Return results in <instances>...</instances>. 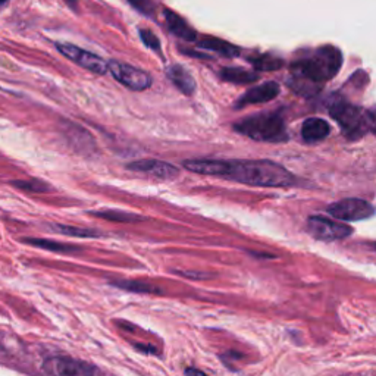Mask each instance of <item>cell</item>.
Returning <instances> with one entry per match:
<instances>
[{"instance_id": "18", "label": "cell", "mask_w": 376, "mask_h": 376, "mask_svg": "<svg viewBox=\"0 0 376 376\" xmlns=\"http://www.w3.org/2000/svg\"><path fill=\"white\" fill-rule=\"evenodd\" d=\"M91 215L97 216V218H102L106 220H113V222H140L144 220L143 216L140 215H134L130 212H122V210H115V209H106V210H96V212H90Z\"/></svg>"}, {"instance_id": "2", "label": "cell", "mask_w": 376, "mask_h": 376, "mask_svg": "<svg viewBox=\"0 0 376 376\" xmlns=\"http://www.w3.org/2000/svg\"><path fill=\"white\" fill-rule=\"evenodd\" d=\"M342 63V55L334 46H323L300 56L291 63L293 78L319 86L334 78Z\"/></svg>"}, {"instance_id": "10", "label": "cell", "mask_w": 376, "mask_h": 376, "mask_svg": "<svg viewBox=\"0 0 376 376\" xmlns=\"http://www.w3.org/2000/svg\"><path fill=\"white\" fill-rule=\"evenodd\" d=\"M128 169H131L134 172L147 173V175H150V177H153L156 180H162V181L175 180L180 175V169L177 166H173L168 162L156 161V159L136 161L133 163H128Z\"/></svg>"}, {"instance_id": "29", "label": "cell", "mask_w": 376, "mask_h": 376, "mask_svg": "<svg viewBox=\"0 0 376 376\" xmlns=\"http://www.w3.org/2000/svg\"><path fill=\"white\" fill-rule=\"evenodd\" d=\"M375 250H376V245H375Z\"/></svg>"}, {"instance_id": "23", "label": "cell", "mask_w": 376, "mask_h": 376, "mask_svg": "<svg viewBox=\"0 0 376 376\" xmlns=\"http://www.w3.org/2000/svg\"><path fill=\"white\" fill-rule=\"evenodd\" d=\"M140 37L144 43V46H147L148 49H152L153 52H156L158 55H162V46H161V41L158 39V36L150 31V30H141L140 31Z\"/></svg>"}, {"instance_id": "11", "label": "cell", "mask_w": 376, "mask_h": 376, "mask_svg": "<svg viewBox=\"0 0 376 376\" xmlns=\"http://www.w3.org/2000/svg\"><path fill=\"white\" fill-rule=\"evenodd\" d=\"M280 94V86L273 81L263 83L258 87H253L247 90L235 103V109H243L250 105H258V103H265L269 100L275 98Z\"/></svg>"}, {"instance_id": "9", "label": "cell", "mask_w": 376, "mask_h": 376, "mask_svg": "<svg viewBox=\"0 0 376 376\" xmlns=\"http://www.w3.org/2000/svg\"><path fill=\"white\" fill-rule=\"evenodd\" d=\"M49 376H96V369L83 360L71 357H52L44 362Z\"/></svg>"}, {"instance_id": "15", "label": "cell", "mask_w": 376, "mask_h": 376, "mask_svg": "<svg viewBox=\"0 0 376 376\" xmlns=\"http://www.w3.org/2000/svg\"><path fill=\"white\" fill-rule=\"evenodd\" d=\"M197 44L206 50H210V52L219 54L220 56H225V58H237L240 55V49L237 46L225 41V40L216 39V37L206 36L200 41H197Z\"/></svg>"}, {"instance_id": "26", "label": "cell", "mask_w": 376, "mask_h": 376, "mask_svg": "<svg viewBox=\"0 0 376 376\" xmlns=\"http://www.w3.org/2000/svg\"><path fill=\"white\" fill-rule=\"evenodd\" d=\"M186 376H208V375L203 373L202 370H198V369L188 367V369H186Z\"/></svg>"}, {"instance_id": "14", "label": "cell", "mask_w": 376, "mask_h": 376, "mask_svg": "<svg viewBox=\"0 0 376 376\" xmlns=\"http://www.w3.org/2000/svg\"><path fill=\"white\" fill-rule=\"evenodd\" d=\"M330 131H331L330 123L320 118H309L305 121L302 127L303 140L308 143H317L325 140L328 137Z\"/></svg>"}, {"instance_id": "21", "label": "cell", "mask_w": 376, "mask_h": 376, "mask_svg": "<svg viewBox=\"0 0 376 376\" xmlns=\"http://www.w3.org/2000/svg\"><path fill=\"white\" fill-rule=\"evenodd\" d=\"M11 186L29 193H46L52 190V187L41 180H15L11 181Z\"/></svg>"}, {"instance_id": "17", "label": "cell", "mask_w": 376, "mask_h": 376, "mask_svg": "<svg viewBox=\"0 0 376 376\" xmlns=\"http://www.w3.org/2000/svg\"><path fill=\"white\" fill-rule=\"evenodd\" d=\"M24 243H27L30 245L43 248V250H49V252H54V253H63V255H69V253H77L80 252V247L78 245H73V244H63L59 241H52V240H44V238H25Z\"/></svg>"}, {"instance_id": "28", "label": "cell", "mask_w": 376, "mask_h": 376, "mask_svg": "<svg viewBox=\"0 0 376 376\" xmlns=\"http://www.w3.org/2000/svg\"><path fill=\"white\" fill-rule=\"evenodd\" d=\"M6 2H9V0H0V6H2V5H5Z\"/></svg>"}, {"instance_id": "1", "label": "cell", "mask_w": 376, "mask_h": 376, "mask_svg": "<svg viewBox=\"0 0 376 376\" xmlns=\"http://www.w3.org/2000/svg\"><path fill=\"white\" fill-rule=\"evenodd\" d=\"M223 178L255 187H290L295 181L284 166L270 161H227Z\"/></svg>"}, {"instance_id": "5", "label": "cell", "mask_w": 376, "mask_h": 376, "mask_svg": "<svg viewBox=\"0 0 376 376\" xmlns=\"http://www.w3.org/2000/svg\"><path fill=\"white\" fill-rule=\"evenodd\" d=\"M108 68H109V72L112 73V77L118 83H121L122 86H125L130 90L144 91L152 86V77H150L146 71L140 68L131 66L128 63H123L119 61L108 62Z\"/></svg>"}, {"instance_id": "24", "label": "cell", "mask_w": 376, "mask_h": 376, "mask_svg": "<svg viewBox=\"0 0 376 376\" xmlns=\"http://www.w3.org/2000/svg\"><path fill=\"white\" fill-rule=\"evenodd\" d=\"M130 2L134 5V8L140 9L144 14L152 15L153 14V6L150 4V0H130Z\"/></svg>"}, {"instance_id": "16", "label": "cell", "mask_w": 376, "mask_h": 376, "mask_svg": "<svg viewBox=\"0 0 376 376\" xmlns=\"http://www.w3.org/2000/svg\"><path fill=\"white\" fill-rule=\"evenodd\" d=\"M219 75L223 81H228V83L238 84V86L252 84L259 78L256 72L247 71L244 68H223L220 69Z\"/></svg>"}, {"instance_id": "3", "label": "cell", "mask_w": 376, "mask_h": 376, "mask_svg": "<svg viewBox=\"0 0 376 376\" xmlns=\"http://www.w3.org/2000/svg\"><path fill=\"white\" fill-rule=\"evenodd\" d=\"M234 130L248 138L263 143H283L288 140L287 127L280 113L263 112L247 116L234 123Z\"/></svg>"}, {"instance_id": "19", "label": "cell", "mask_w": 376, "mask_h": 376, "mask_svg": "<svg viewBox=\"0 0 376 376\" xmlns=\"http://www.w3.org/2000/svg\"><path fill=\"white\" fill-rule=\"evenodd\" d=\"M52 230L55 233H59V234H63L68 237H78V238H96V237L102 235L96 230L69 227V225H52Z\"/></svg>"}, {"instance_id": "27", "label": "cell", "mask_w": 376, "mask_h": 376, "mask_svg": "<svg viewBox=\"0 0 376 376\" xmlns=\"http://www.w3.org/2000/svg\"><path fill=\"white\" fill-rule=\"evenodd\" d=\"M65 2H66V5H68L71 9L77 11V8H78V0H65Z\"/></svg>"}, {"instance_id": "8", "label": "cell", "mask_w": 376, "mask_h": 376, "mask_svg": "<svg viewBox=\"0 0 376 376\" xmlns=\"http://www.w3.org/2000/svg\"><path fill=\"white\" fill-rule=\"evenodd\" d=\"M328 213L341 220L356 222V220H365L373 216L375 208L362 198H344V200H340V202L332 203L328 208Z\"/></svg>"}, {"instance_id": "4", "label": "cell", "mask_w": 376, "mask_h": 376, "mask_svg": "<svg viewBox=\"0 0 376 376\" xmlns=\"http://www.w3.org/2000/svg\"><path fill=\"white\" fill-rule=\"evenodd\" d=\"M330 113L350 138L362 137L369 131L366 111L355 105H350L344 98L334 100L330 105Z\"/></svg>"}, {"instance_id": "7", "label": "cell", "mask_w": 376, "mask_h": 376, "mask_svg": "<svg viewBox=\"0 0 376 376\" xmlns=\"http://www.w3.org/2000/svg\"><path fill=\"white\" fill-rule=\"evenodd\" d=\"M56 49L65 58H68L69 61L80 65L84 69H88L93 73L105 75L109 71L108 62L105 59H102L100 56H97V55L88 52V50H84L78 46H73L69 43H56Z\"/></svg>"}, {"instance_id": "12", "label": "cell", "mask_w": 376, "mask_h": 376, "mask_svg": "<svg viewBox=\"0 0 376 376\" xmlns=\"http://www.w3.org/2000/svg\"><path fill=\"white\" fill-rule=\"evenodd\" d=\"M168 78L172 81V84L177 87L180 91H183L187 96L194 94L195 91V80L190 73L188 69H186L183 65L175 63L166 68Z\"/></svg>"}, {"instance_id": "25", "label": "cell", "mask_w": 376, "mask_h": 376, "mask_svg": "<svg viewBox=\"0 0 376 376\" xmlns=\"http://www.w3.org/2000/svg\"><path fill=\"white\" fill-rule=\"evenodd\" d=\"M366 115H367V127H369V131L376 133V109L366 111Z\"/></svg>"}, {"instance_id": "6", "label": "cell", "mask_w": 376, "mask_h": 376, "mask_svg": "<svg viewBox=\"0 0 376 376\" xmlns=\"http://www.w3.org/2000/svg\"><path fill=\"white\" fill-rule=\"evenodd\" d=\"M308 231L312 237L322 241H335L352 235L353 230L345 223L323 216H310L308 220Z\"/></svg>"}, {"instance_id": "22", "label": "cell", "mask_w": 376, "mask_h": 376, "mask_svg": "<svg viewBox=\"0 0 376 376\" xmlns=\"http://www.w3.org/2000/svg\"><path fill=\"white\" fill-rule=\"evenodd\" d=\"M115 287L133 291V293H161L159 288L152 287V285H146L143 283H133V281H121V283H113Z\"/></svg>"}, {"instance_id": "13", "label": "cell", "mask_w": 376, "mask_h": 376, "mask_svg": "<svg viewBox=\"0 0 376 376\" xmlns=\"http://www.w3.org/2000/svg\"><path fill=\"white\" fill-rule=\"evenodd\" d=\"M163 15H165V21H166L169 31L175 37H178L184 41H190V43L197 41V33L190 27L188 22L184 18H181L178 14H175L173 11H169V9H165Z\"/></svg>"}, {"instance_id": "20", "label": "cell", "mask_w": 376, "mask_h": 376, "mask_svg": "<svg viewBox=\"0 0 376 376\" xmlns=\"http://www.w3.org/2000/svg\"><path fill=\"white\" fill-rule=\"evenodd\" d=\"M250 62H252V65L259 71H277L284 63L283 59H280L275 55H270V54L260 55L256 58H250Z\"/></svg>"}]
</instances>
